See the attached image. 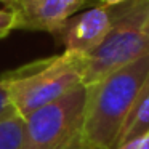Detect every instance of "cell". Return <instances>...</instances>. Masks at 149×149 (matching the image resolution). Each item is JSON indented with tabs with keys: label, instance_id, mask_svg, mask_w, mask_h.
I'll return each mask as SVG.
<instances>
[{
	"label": "cell",
	"instance_id": "7",
	"mask_svg": "<svg viewBox=\"0 0 149 149\" xmlns=\"http://www.w3.org/2000/svg\"><path fill=\"white\" fill-rule=\"evenodd\" d=\"M149 133V80L146 82L139 98L136 100L132 112L128 114L119 136L116 139V146H122L128 141L148 135ZM112 148V149H114Z\"/></svg>",
	"mask_w": 149,
	"mask_h": 149
},
{
	"label": "cell",
	"instance_id": "11",
	"mask_svg": "<svg viewBox=\"0 0 149 149\" xmlns=\"http://www.w3.org/2000/svg\"><path fill=\"white\" fill-rule=\"evenodd\" d=\"M114 149H149V133L141 138H136L133 141H128L122 146H117Z\"/></svg>",
	"mask_w": 149,
	"mask_h": 149
},
{
	"label": "cell",
	"instance_id": "6",
	"mask_svg": "<svg viewBox=\"0 0 149 149\" xmlns=\"http://www.w3.org/2000/svg\"><path fill=\"white\" fill-rule=\"evenodd\" d=\"M112 7L101 5L71 18L61 34L66 50L77 55H90L101 45L112 26Z\"/></svg>",
	"mask_w": 149,
	"mask_h": 149
},
{
	"label": "cell",
	"instance_id": "1",
	"mask_svg": "<svg viewBox=\"0 0 149 149\" xmlns=\"http://www.w3.org/2000/svg\"><path fill=\"white\" fill-rule=\"evenodd\" d=\"M148 80L149 55H144L87 87L82 141L100 149H112Z\"/></svg>",
	"mask_w": 149,
	"mask_h": 149
},
{
	"label": "cell",
	"instance_id": "12",
	"mask_svg": "<svg viewBox=\"0 0 149 149\" xmlns=\"http://www.w3.org/2000/svg\"><path fill=\"white\" fill-rule=\"evenodd\" d=\"M68 149H100V148H95V146H90V144H87L85 141H82V139L79 138L77 141H75L72 146H69Z\"/></svg>",
	"mask_w": 149,
	"mask_h": 149
},
{
	"label": "cell",
	"instance_id": "3",
	"mask_svg": "<svg viewBox=\"0 0 149 149\" xmlns=\"http://www.w3.org/2000/svg\"><path fill=\"white\" fill-rule=\"evenodd\" d=\"M112 26L95 52L85 56L82 85L100 82L107 74L149 55V39L143 27L149 16V0H128L112 7Z\"/></svg>",
	"mask_w": 149,
	"mask_h": 149
},
{
	"label": "cell",
	"instance_id": "9",
	"mask_svg": "<svg viewBox=\"0 0 149 149\" xmlns=\"http://www.w3.org/2000/svg\"><path fill=\"white\" fill-rule=\"evenodd\" d=\"M15 24H16L15 11L0 10V39L7 37L8 34L15 29Z\"/></svg>",
	"mask_w": 149,
	"mask_h": 149
},
{
	"label": "cell",
	"instance_id": "14",
	"mask_svg": "<svg viewBox=\"0 0 149 149\" xmlns=\"http://www.w3.org/2000/svg\"><path fill=\"white\" fill-rule=\"evenodd\" d=\"M128 0H103V3L107 5V7H116V5H120V3H125Z\"/></svg>",
	"mask_w": 149,
	"mask_h": 149
},
{
	"label": "cell",
	"instance_id": "4",
	"mask_svg": "<svg viewBox=\"0 0 149 149\" xmlns=\"http://www.w3.org/2000/svg\"><path fill=\"white\" fill-rule=\"evenodd\" d=\"M87 87L79 85L50 104L27 114L21 149H68L82 133Z\"/></svg>",
	"mask_w": 149,
	"mask_h": 149
},
{
	"label": "cell",
	"instance_id": "15",
	"mask_svg": "<svg viewBox=\"0 0 149 149\" xmlns=\"http://www.w3.org/2000/svg\"><path fill=\"white\" fill-rule=\"evenodd\" d=\"M143 32H144V36L149 39V16H148V19H146V23H144V27H143Z\"/></svg>",
	"mask_w": 149,
	"mask_h": 149
},
{
	"label": "cell",
	"instance_id": "10",
	"mask_svg": "<svg viewBox=\"0 0 149 149\" xmlns=\"http://www.w3.org/2000/svg\"><path fill=\"white\" fill-rule=\"evenodd\" d=\"M15 112H16V111L13 109L10 100H8L7 88H5V85L0 82V119L8 117V116H11V114H15ZM16 114H18V112H16Z\"/></svg>",
	"mask_w": 149,
	"mask_h": 149
},
{
	"label": "cell",
	"instance_id": "5",
	"mask_svg": "<svg viewBox=\"0 0 149 149\" xmlns=\"http://www.w3.org/2000/svg\"><path fill=\"white\" fill-rule=\"evenodd\" d=\"M88 0H19L15 29L59 34L64 24Z\"/></svg>",
	"mask_w": 149,
	"mask_h": 149
},
{
	"label": "cell",
	"instance_id": "2",
	"mask_svg": "<svg viewBox=\"0 0 149 149\" xmlns=\"http://www.w3.org/2000/svg\"><path fill=\"white\" fill-rule=\"evenodd\" d=\"M85 56L64 52L24 64L0 77L13 109L21 117L50 104L82 85Z\"/></svg>",
	"mask_w": 149,
	"mask_h": 149
},
{
	"label": "cell",
	"instance_id": "8",
	"mask_svg": "<svg viewBox=\"0 0 149 149\" xmlns=\"http://www.w3.org/2000/svg\"><path fill=\"white\" fill-rule=\"evenodd\" d=\"M24 119L19 114H11L0 119V149H21Z\"/></svg>",
	"mask_w": 149,
	"mask_h": 149
},
{
	"label": "cell",
	"instance_id": "13",
	"mask_svg": "<svg viewBox=\"0 0 149 149\" xmlns=\"http://www.w3.org/2000/svg\"><path fill=\"white\" fill-rule=\"evenodd\" d=\"M0 2H2L10 11H15L18 8V3H19V0H0Z\"/></svg>",
	"mask_w": 149,
	"mask_h": 149
}]
</instances>
